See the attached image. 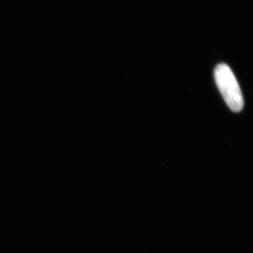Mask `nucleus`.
<instances>
[{
	"label": "nucleus",
	"instance_id": "1",
	"mask_svg": "<svg viewBox=\"0 0 253 253\" xmlns=\"http://www.w3.org/2000/svg\"><path fill=\"white\" fill-rule=\"evenodd\" d=\"M215 80L227 105L239 113L244 108V97L236 77L228 65L219 64L215 69Z\"/></svg>",
	"mask_w": 253,
	"mask_h": 253
}]
</instances>
